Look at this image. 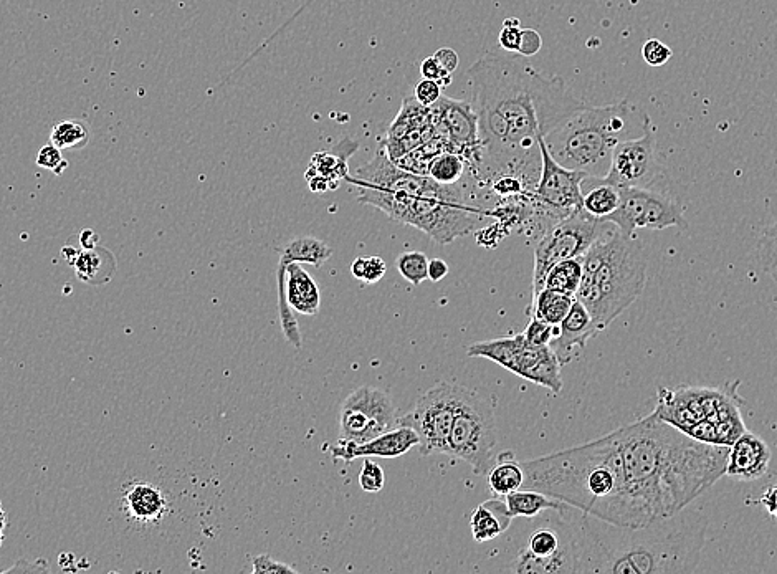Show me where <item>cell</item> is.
<instances>
[{
	"label": "cell",
	"instance_id": "d4e9b609",
	"mask_svg": "<svg viewBox=\"0 0 777 574\" xmlns=\"http://www.w3.org/2000/svg\"><path fill=\"white\" fill-rule=\"evenodd\" d=\"M488 485L495 497H506L525 484V470L521 462L515 459L513 452H501L496 455L495 464L488 470Z\"/></svg>",
	"mask_w": 777,
	"mask_h": 574
},
{
	"label": "cell",
	"instance_id": "8992f818",
	"mask_svg": "<svg viewBox=\"0 0 777 574\" xmlns=\"http://www.w3.org/2000/svg\"><path fill=\"white\" fill-rule=\"evenodd\" d=\"M510 558L501 571L516 574L582 573L587 535L584 512L573 505L523 518L511 538Z\"/></svg>",
	"mask_w": 777,
	"mask_h": 574
},
{
	"label": "cell",
	"instance_id": "ba28073f",
	"mask_svg": "<svg viewBox=\"0 0 777 574\" xmlns=\"http://www.w3.org/2000/svg\"><path fill=\"white\" fill-rule=\"evenodd\" d=\"M733 388H660L655 414L696 441L728 445L746 432Z\"/></svg>",
	"mask_w": 777,
	"mask_h": 574
},
{
	"label": "cell",
	"instance_id": "b9f144b4",
	"mask_svg": "<svg viewBox=\"0 0 777 574\" xmlns=\"http://www.w3.org/2000/svg\"><path fill=\"white\" fill-rule=\"evenodd\" d=\"M420 73H422V77L427 78V80L439 82L440 87H449L450 82H452V73L447 72V70L437 62V58L435 57L425 58L422 65H420Z\"/></svg>",
	"mask_w": 777,
	"mask_h": 574
},
{
	"label": "cell",
	"instance_id": "7dc6e473",
	"mask_svg": "<svg viewBox=\"0 0 777 574\" xmlns=\"http://www.w3.org/2000/svg\"><path fill=\"white\" fill-rule=\"evenodd\" d=\"M759 503L766 508V512L777 520V487H769L766 492L759 497Z\"/></svg>",
	"mask_w": 777,
	"mask_h": 574
},
{
	"label": "cell",
	"instance_id": "9a60e30c",
	"mask_svg": "<svg viewBox=\"0 0 777 574\" xmlns=\"http://www.w3.org/2000/svg\"><path fill=\"white\" fill-rule=\"evenodd\" d=\"M541 173L534 187V201L551 221L558 222L582 209V184L589 179L586 173L564 168L549 154L544 139H539Z\"/></svg>",
	"mask_w": 777,
	"mask_h": 574
},
{
	"label": "cell",
	"instance_id": "5b68a950",
	"mask_svg": "<svg viewBox=\"0 0 777 574\" xmlns=\"http://www.w3.org/2000/svg\"><path fill=\"white\" fill-rule=\"evenodd\" d=\"M650 118L627 98L606 106L586 105L544 136L549 154L561 166L602 179L611 168L612 151L624 139L644 133Z\"/></svg>",
	"mask_w": 777,
	"mask_h": 574
},
{
	"label": "cell",
	"instance_id": "5bb4252c",
	"mask_svg": "<svg viewBox=\"0 0 777 574\" xmlns=\"http://www.w3.org/2000/svg\"><path fill=\"white\" fill-rule=\"evenodd\" d=\"M399 417L391 394L374 386H361L341 406L339 439L363 444L399 426Z\"/></svg>",
	"mask_w": 777,
	"mask_h": 574
},
{
	"label": "cell",
	"instance_id": "1f68e13d",
	"mask_svg": "<svg viewBox=\"0 0 777 574\" xmlns=\"http://www.w3.org/2000/svg\"><path fill=\"white\" fill-rule=\"evenodd\" d=\"M91 134L88 126L80 120L60 121L53 126L50 133V143L62 151H78L90 143Z\"/></svg>",
	"mask_w": 777,
	"mask_h": 574
},
{
	"label": "cell",
	"instance_id": "52a82bcc",
	"mask_svg": "<svg viewBox=\"0 0 777 574\" xmlns=\"http://www.w3.org/2000/svg\"><path fill=\"white\" fill-rule=\"evenodd\" d=\"M358 191L361 204L376 207L392 221L422 230L440 245H449L458 237L480 230L482 217H487L475 206L472 194L462 186V181L455 186L437 184L434 189L419 194Z\"/></svg>",
	"mask_w": 777,
	"mask_h": 574
},
{
	"label": "cell",
	"instance_id": "816d5d0a",
	"mask_svg": "<svg viewBox=\"0 0 777 574\" xmlns=\"http://www.w3.org/2000/svg\"><path fill=\"white\" fill-rule=\"evenodd\" d=\"M0 508H2V503H0Z\"/></svg>",
	"mask_w": 777,
	"mask_h": 574
},
{
	"label": "cell",
	"instance_id": "f1b7e54d",
	"mask_svg": "<svg viewBox=\"0 0 777 574\" xmlns=\"http://www.w3.org/2000/svg\"><path fill=\"white\" fill-rule=\"evenodd\" d=\"M467 171V158L453 151H442L435 154L427 164V176L439 182L442 186H455L462 181Z\"/></svg>",
	"mask_w": 777,
	"mask_h": 574
},
{
	"label": "cell",
	"instance_id": "f546056e",
	"mask_svg": "<svg viewBox=\"0 0 777 574\" xmlns=\"http://www.w3.org/2000/svg\"><path fill=\"white\" fill-rule=\"evenodd\" d=\"M599 186L592 187L582 199V209L591 214L596 219L604 221L606 217L611 216L612 212L617 211L620 204V189L612 184L597 179Z\"/></svg>",
	"mask_w": 777,
	"mask_h": 574
},
{
	"label": "cell",
	"instance_id": "f907efd6",
	"mask_svg": "<svg viewBox=\"0 0 777 574\" xmlns=\"http://www.w3.org/2000/svg\"><path fill=\"white\" fill-rule=\"evenodd\" d=\"M2 543H4V530L0 528V546H2Z\"/></svg>",
	"mask_w": 777,
	"mask_h": 574
},
{
	"label": "cell",
	"instance_id": "681fc988",
	"mask_svg": "<svg viewBox=\"0 0 777 574\" xmlns=\"http://www.w3.org/2000/svg\"><path fill=\"white\" fill-rule=\"evenodd\" d=\"M78 240L83 249H93L100 240V235L96 234L95 230L85 229L78 234Z\"/></svg>",
	"mask_w": 777,
	"mask_h": 574
},
{
	"label": "cell",
	"instance_id": "603a6c76",
	"mask_svg": "<svg viewBox=\"0 0 777 574\" xmlns=\"http://www.w3.org/2000/svg\"><path fill=\"white\" fill-rule=\"evenodd\" d=\"M511 520L506 513V503L503 497H493L478 505L470 520L473 540L477 543H487L495 540L510 530Z\"/></svg>",
	"mask_w": 777,
	"mask_h": 574
},
{
	"label": "cell",
	"instance_id": "d6986e66",
	"mask_svg": "<svg viewBox=\"0 0 777 574\" xmlns=\"http://www.w3.org/2000/svg\"><path fill=\"white\" fill-rule=\"evenodd\" d=\"M120 508L129 522L146 528L163 522L171 512V503L158 485L151 482H133L123 488Z\"/></svg>",
	"mask_w": 777,
	"mask_h": 574
},
{
	"label": "cell",
	"instance_id": "30bf717a",
	"mask_svg": "<svg viewBox=\"0 0 777 574\" xmlns=\"http://www.w3.org/2000/svg\"><path fill=\"white\" fill-rule=\"evenodd\" d=\"M470 358H485L500 364L501 368L528 379L531 383L561 393V364L549 346L533 345L525 335L506 336L498 340L480 341L468 346Z\"/></svg>",
	"mask_w": 777,
	"mask_h": 574
},
{
	"label": "cell",
	"instance_id": "277c9868",
	"mask_svg": "<svg viewBox=\"0 0 777 574\" xmlns=\"http://www.w3.org/2000/svg\"><path fill=\"white\" fill-rule=\"evenodd\" d=\"M649 257L635 235L609 224L582 255V280L576 300L591 313L597 330L604 331L644 292Z\"/></svg>",
	"mask_w": 777,
	"mask_h": 574
},
{
	"label": "cell",
	"instance_id": "ab89813d",
	"mask_svg": "<svg viewBox=\"0 0 777 574\" xmlns=\"http://www.w3.org/2000/svg\"><path fill=\"white\" fill-rule=\"evenodd\" d=\"M498 40H500L501 48H503L505 52L518 53L521 40L520 20H505V25H503V29H501Z\"/></svg>",
	"mask_w": 777,
	"mask_h": 574
},
{
	"label": "cell",
	"instance_id": "7bdbcfd3",
	"mask_svg": "<svg viewBox=\"0 0 777 574\" xmlns=\"http://www.w3.org/2000/svg\"><path fill=\"white\" fill-rule=\"evenodd\" d=\"M440 96H442V87H440V83L435 82V80H427V78H424V80L415 87V100L419 101L420 105L427 106V108L434 105L435 101H439Z\"/></svg>",
	"mask_w": 777,
	"mask_h": 574
},
{
	"label": "cell",
	"instance_id": "4fadbf2b",
	"mask_svg": "<svg viewBox=\"0 0 777 574\" xmlns=\"http://www.w3.org/2000/svg\"><path fill=\"white\" fill-rule=\"evenodd\" d=\"M625 235L637 229L663 230L668 227L688 229L682 204L649 187H622L617 211L604 219Z\"/></svg>",
	"mask_w": 777,
	"mask_h": 574
},
{
	"label": "cell",
	"instance_id": "836d02e7",
	"mask_svg": "<svg viewBox=\"0 0 777 574\" xmlns=\"http://www.w3.org/2000/svg\"><path fill=\"white\" fill-rule=\"evenodd\" d=\"M758 260L764 272L777 283V219L763 229L758 240Z\"/></svg>",
	"mask_w": 777,
	"mask_h": 574
},
{
	"label": "cell",
	"instance_id": "3957f363",
	"mask_svg": "<svg viewBox=\"0 0 777 574\" xmlns=\"http://www.w3.org/2000/svg\"><path fill=\"white\" fill-rule=\"evenodd\" d=\"M587 548L582 573H693L705 546L708 518L683 508L644 527H619L584 513Z\"/></svg>",
	"mask_w": 777,
	"mask_h": 574
},
{
	"label": "cell",
	"instance_id": "74e56055",
	"mask_svg": "<svg viewBox=\"0 0 777 574\" xmlns=\"http://www.w3.org/2000/svg\"><path fill=\"white\" fill-rule=\"evenodd\" d=\"M523 335L533 345L549 346L551 340L559 335V325H549L546 321L531 316L530 325L526 326Z\"/></svg>",
	"mask_w": 777,
	"mask_h": 574
},
{
	"label": "cell",
	"instance_id": "6da1fadb",
	"mask_svg": "<svg viewBox=\"0 0 777 574\" xmlns=\"http://www.w3.org/2000/svg\"><path fill=\"white\" fill-rule=\"evenodd\" d=\"M482 148L473 166L483 184L520 177L531 187L541 173L539 139L586 106L561 77H544L516 57L487 53L468 70Z\"/></svg>",
	"mask_w": 777,
	"mask_h": 574
},
{
	"label": "cell",
	"instance_id": "7402d4cb",
	"mask_svg": "<svg viewBox=\"0 0 777 574\" xmlns=\"http://www.w3.org/2000/svg\"><path fill=\"white\" fill-rule=\"evenodd\" d=\"M280 277H285L287 303L291 310L306 316L316 315L320 311V288L316 285L315 278L311 277L301 264H288L285 260H280L277 278Z\"/></svg>",
	"mask_w": 777,
	"mask_h": 574
},
{
	"label": "cell",
	"instance_id": "ac0fdd59",
	"mask_svg": "<svg viewBox=\"0 0 777 574\" xmlns=\"http://www.w3.org/2000/svg\"><path fill=\"white\" fill-rule=\"evenodd\" d=\"M419 445V436L414 429L407 426H397L392 431L374 437L371 441L356 444V442L339 439L338 444L326 445L325 450L334 459L344 460L351 464L356 459L364 457H379V459H397L406 455L410 449Z\"/></svg>",
	"mask_w": 777,
	"mask_h": 574
},
{
	"label": "cell",
	"instance_id": "ee69618b",
	"mask_svg": "<svg viewBox=\"0 0 777 574\" xmlns=\"http://www.w3.org/2000/svg\"><path fill=\"white\" fill-rule=\"evenodd\" d=\"M543 47V39L539 32L533 29L521 30L520 48H518V55L521 57L530 58L534 57L536 53Z\"/></svg>",
	"mask_w": 777,
	"mask_h": 574
},
{
	"label": "cell",
	"instance_id": "8d00e7d4",
	"mask_svg": "<svg viewBox=\"0 0 777 574\" xmlns=\"http://www.w3.org/2000/svg\"><path fill=\"white\" fill-rule=\"evenodd\" d=\"M37 166L47 169L55 176H62L68 169V161L63 158L62 149L57 148L55 144H45L39 149L37 154Z\"/></svg>",
	"mask_w": 777,
	"mask_h": 574
},
{
	"label": "cell",
	"instance_id": "83f0119b",
	"mask_svg": "<svg viewBox=\"0 0 777 574\" xmlns=\"http://www.w3.org/2000/svg\"><path fill=\"white\" fill-rule=\"evenodd\" d=\"M574 300L576 298L566 295V293L543 288L536 297H533L531 316L546 321L549 325H561V321L566 318L569 310L573 307Z\"/></svg>",
	"mask_w": 777,
	"mask_h": 574
},
{
	"label": "cell",
	"instance_id": "f35d334b",
	"mask_svg": "<svg viewBox=\"0 0 777 574\" xmlns=\"http://www.w3.org/2000/svg\"><path fill=\"white\" fill-rule=\"evenodd\" d=\"M672 57V48L663 44L662 40L650 39L642 45V58L650 67H663Z\"/></svg>",
	"mask_w": 777,
	"mask_h": 574
},
{
	"label": "cell",
	"instance_id": "44dd1931",
	"mask_svg": "<svg viewBox=\"0 0 777 574\" xmlns=\"http://www.w3.org/2000/svg\"><path fill=\"white\" fill-rule=\"evenodd\" d=\"M771 450L768 444L751 432H743L730 445L726 474L728 477L751 482L763 477L769 469Z\"/></svg>",
	"mask_w": 777,
	"mask_h": 574
},
{
	"label": "cell",
	"instance_id": "d6a6232c",
	"mask_svg": "<svg viewBox=\"0 0 777 574\" xmlns=\"http://www.w3.org/2000/svg\"><path fill=\"white\" fill-rule=\"evenodd\" d=\"M396 267L412 285H420L429 278V257L424 252H404L397 257Z\"/></svg>",
	"mask_w": 777,
	"mask_h": 574
},
{
	"label": "cell",
	"instance_id": "9c48e42d",
	"mask_svg": "<svg viewBox=\"0 0 777 574\" xmlns=\"http://www.w3.org/2000/svg\"><path fill=\"white\" fill-rule=\"evenodd\" d=\"M496 422L493 409L472 389L463 388L457 416L450 432L447 455L463 460L478 475H487L495 464Z\"/></svg>",
	"mask_w": 777,
	"mask_h": 574
},
{
	"label": "cell",
	"instance_id": "484cf974",
	"mask_svg": "<svg viewBox=\"0 0 777 574\" xmlns=\"http://www.w3.org/2000/svg\"><path fill=\"white\" fill-rule=\"evenodd\" d=\"M503 498H505L506 513H508V517L511 520L536 517L539 513H543L544 510L563 508L568 505V503L561 502L558 498L549 497L546 493L530 490V488H520L516 492L508 493Z\"/></svg>",
	"mask_w": 777,
	"mask_h": 574
},
{
	"label": "cell",
	"instance_id": "8fae6325",
	"mask_svg": "<svg viewBox=\"0 0 777 574\" xmlns=\"http://www.w3.org/2000/svg\"><path fill=\"white\" fill-rule=\"evenodd\" d=\"M611 222L601 221L584 209L569 214L544 230L534 249L533 297L544 288L549 270L563 260L582 257Z\"/></svg>",
	"mask_w": 777,
	"mask_h": 574
},
{
	"label": "cell",
	"instance_id": "ffe728a7",
	"mask_svg": "<svg viewBox=\"0 0 777 574\" xmlns=\"http://www.w3.org/2000/svg\"><path fill=\"white\" fill-rule=\"evenodd\" d=\"M599 333L591 313L579 300H574L573 307L559 325V335L551 340L549 348L556 354L559 364L566 366L579 356L587 341Z\"/></svg>",
	"mask_w": 777,
	"mask_h": 574
},
{
	"label": "cell",
	"instance_id": "cb8c5ba5",
	"mask_svg": "<svg viewBox=\"0 0 777 574\" xmlns=\"http://www.w3.org/2000/svg\"><path fill=\"white\" fill-rule=\"evenodd\" d=\"M77 277L90 285L108 283L116 272V260L110 250L96 245L93 249H80L72 262Z\"/></svg>",
	"mask_w": 777,
	"mask_h": 574
},
{
	"label": "cell",
	"instance_id": "c3c4849f",
	"mask_svg": "<svg viewBox=\"0 0 777 574\" xmlns=\"http://www.w3.org/2000/svg\"><path fill=\"white\" fill-rule=\"evenodd\" d=\"M449 275V265L442 259L429 260V278L432 282H440Z\"/></svg>",
	"mask_w": 777,
	"mask_h": 574
},
{
	"label": "cell",
	"instance_id": "4dcf8cb0",
	"mask_svg": "<svg viewBox=\"0 0 777 574\" xmlns=\"http://www.w3.org/2000/svg\"><path fill=\"white\" fill-rule=\"evenodd\" d=\"M582 280V257L563 260L549 270L544 288L558 290L576 298L577 290Z\"/></svg>",
	"mask_w": 777,
	"mask_h": 574
},
{
	"label": "cell",
	"instance_id": "2e32d148",
	"mask_svg": "<svg viewBox=\"0 0 777 574\" xmlns=\"http://www.w3.org/2000/svg\"><path fill=\"white\" fill-rule=\"evenodd\" d=\"M662 166L658 159L657 128L650 121L644 134L624 139L612 151L611 168L602 181L612 186L650 187L660 176Z\"/></svg>",
	"mask_w": 777,
	"mask_h": 574
},
{
	"label": "cell",
	"instance_id": "4316f807",
	"mask_svg": "<svg viewBox=\"0 0 777 574\" xmlns=\"http://www.w3.org/2000/svg\"><path fill=\"white\" fill-rule=\"evenodd\" d=\"M333 255V250L323 240L315 237H296L285 245L280 260L288 264H310L323 267Z\"/></svg>",
	"mask_w": 777,
	"mask_h": 574
},
{
	"label": "cell",
	"instance_id": "7a4b0ae2",
	"mask_svg": "<svg viewBox=\"0 0 777 574\" xmlns=\"http://www.w3.org/2000/svg\"><path fill=\"white\" fill-rule=\"evenodd\" d=\"M615 493L604 522L644 527L692 505L726 474L728 445L696 441L652 412L601 437Z\"/></svg>",
	"mask_w": 777,
	"mask_h": 574
},
{
	"label": "cell",
	"instance_id": "f6af8a7d",
	"mask_svg": "<svg viewBox=\"0 0 777 574\" xmlns=\"http://www.w3.org/2000/svg\"><path fill=\"white\" fill-rule=\"evenodd\" d=\"M48 561L47 560H35L29 561L25 558H19L14 566H10L7 570L2 571V574L9 573H48Z\"/></svg>",
	"mask_w": 777,
	"mask_h": 574
},
{
	"label": "cell",
	"instance_id": "60d3db41",
	"mask_svg": "<svg viewBox=\"0 0 777 574\" xmlns=\"http://www.w3.org/2000/svg\"><path fill=\"white\" fill-rule=\"evenodd\" d=\"M253 574H287L296 573L295 568L280 561H275L268 555L255 556L252 560Z\"/></svg>",
	"mask_w": 777,
	"mask_h": 574
},
{
	"label": "cell",
	"instance_id": "e575fe53",
	"mask_svg": "<svg viewBox=\"0 0 777 574\" xmlns=\"http://www.w3.org/2000/svg\"><path fill=\"white\" fill-rule=\"evenodd\" d=\"M386 272L387 265L381 257H358L351 265L353 277L368 285L379 282Z\"/></svg>",
	"mask_w": 777,
	"mask_h": 574
},
{
	"label": "cell",
	"instance_id": "7c38bea8",
	"mask_svg": "<svg viewBox=\"0 0 777 574\" xmlns=\"http://www.w3.org/2000/svg\"><path fill=\"white\" fill-rule=\"evenodd\" d=\"M462 391L463 386L458 384H435L417 399L412 411L399 417V426H407L417 432L420 455H447Z\"/></svg>",
	"mask_w": 777,
	"mask_h": 574
},
{
	"label": "cell",
	"instance_id": "d590c367",
	"mask_svg": "<svg viewBox=\"0 0 777 574\" xmlns=\"http://www.w3.org/2000/svg\"><path fill=\"white\" fill-rule=\"evenodd\" d=\"M359 487L366 493H379L386 485V475L381 465L371 457H364L363 469L359 472Z\"/></svg>",
	"mask_w": 777,
	"mask_h": 574
},
{
	"label": "cell",
	"instance_id": "bcb514c9",
	"mask_svg": "<svg viewBox=\"0 0 777 574\" xmlns=\"http://www.w3.org/2000/svg\"><path fill=\"white\" fill-rule=\"evenodd\" d=\"M434 57L437 58V62H439L447 72L453 73L457 70L458 55L452 48H440L439 52L435 53Z\"/></svg>",
	"mask_w": 777,
	"mask_h": 574
},
{
	"label": "cell",
	"instance_id": "e0dca14e",
	"mask_svg": "<svg viewBox=\"0 0 777 574\" xmlns=\"http://www.w3.org/2000/svg\"><path fill=\"white\" fill-rule=\"evenodd\" d=\"M430 116L434 118L435 125L442 128V134L453 148L465 158L472 159L482 146L480 131H478V116L473 110L472 103L468 101L450 100L447 96H440L430 106Z\"/></svg>",
	"mask_w": 777,
	"mask_h": 574
}]
</instances>
